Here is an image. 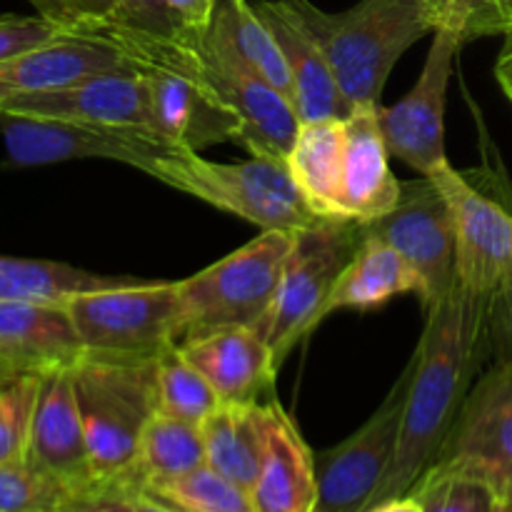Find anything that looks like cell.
<instances>
[{
    "mask_svg": "<svg viewBox=\"0 0 512 512\" xmlns=\"http://www.w3.org/2000/svg\"><path fill=\"white\" fill-rule=\"evenodd\" d=\"M490 300L455 280V288L425 313L408 393L400 418L395 458L370 508L403 498L440 458L445 440L490 350ZM368 508V510H370Z\"/></svg>",
    "mask_w": 512,
    "mask_h": 512,
    "instance_id": "obj_1",
    "label": "cell"
},
{
    "mask_svg": "<svg viewBox=\"0 0 512 512\" xmlns=\"http://www.w3.org/2000/svg\"><path fill=\"white\" fill-rule=\"evenodd\" d=\"M155 360L85 355L70 370L98 493H135L133 473L140 438L158 413Z\"/></svg>",
    "mask_w": 512,
    "mask_h": 512,
    "instance_id": "obj_2",
    "label": "cell"
},
{
    "mask_svg": "<svg viewBox=\"0 0 512 512\" xmlns=\"http://www.w3.org/2000/svg\"><path fill=\"white\" fill-rule=\"evenodd\" d=\"M310 30L355 105L380 103L395 63L433 33L423 0H360L340 13H325L310 0H285Z\"/></svg>",
    "mask_w": 512,
    "mask_h": 512,
    "instance_id": "obj_3",
    "label": "cell"
},
{
    "mask_svg": "<svg viewBox=\"0 0 512 512\" xmlns=\"http://www.w3.org/2000/svg\"><path fill=\"white\" fill-rule=\"evenodd\" d=\"M293 230H263L190 278L178 280V345L223 328L265 323L293 250Z\"/></svg>",
    "mask_w": 512,
    "mask_h": 512,
    "instance_id": "obj_4",
    "label": "cell"
},
{
    "mask_svg": "<svg viewBox=\"0 0 512 512\" xmlns=\"http://www.w3.org/2000/svg\"><path fill=\"white\" fill-rule=\"evenodd\" d=\"M148 175L260 230L298 233L320 220L295 188L285 160L253 155L243 163H215L195 150L180 148L160 158Z\"/></svg>",
    "mask_w": 512,
    "mask_h": 512,
    "instance_id": "obj_5",
    "label": "cell"
},
{
    "mask_svg": "<svg viewBox=\"0 0 512 512\" xmlns=\"http://www.w3.org/2000/svg\"><path fill=\"white\" fill-rule=\"evenodd\" d=\"M85 355L153 360L178 345V283H130L73 295L63 305Z\"/></svg>",
    "mask_w": 512,
    "mask_h": 512,
    "instance_id": "obj_6",
    "label": "cell"
},
{
    "mask_svg": "<svg viewBox=\"0 0 512 512\" xmlns=\"http://www.w3.org/2000/svg\"><path fill=\"white\" fill-rule=\"evenodd\" d=\"M360 240L363 225L345 220H318L295 233L278 298L258 328L273 350L278 368L290 350L320 323V310Z\"/></svg>",
    "mask_w": 512,
    "mask_h": 512,
    "instance_id": "obj_7",
    "label": "cell"
},
{
    "mask_svg": "<svg viewBox=\"0 0 512 512\" xmlns=\"http://www.w3.org/2000/svg\"><path fill=\"white\" fill-rule=\"evenodd\" d=\"M180 48L188 68L238 120L235 143L243 145L255 158L288 160L300 128V118L290 98L253 70L218 53L205 40L203 30H190L180 40Z\"/></svg>",
    "mask_w": 512,
    "mask_h": 512,
    "instance_id": "obj_8",
    "label": "cell"
},
{
    "mask_svg": "<svg viewBox=\"0 0 512 512\" xmlns=\"http://www.w3.org/2000/svg\"><path fill=\"white\" fill-rule=\"evenodd\" d=\"M410 373L413 363L405 365L380 408L353 435L315 455V512H365L370 508L393 465Z\"/></svg>",
    "mask_w": 512,
    "mask_h": 512,
    "instance_id": "obj_9",
    "label": "cell"
},
{
    "mask_svg": "<svg viewBox=\"0 0 512 512\" xmlns=\"http://www.w3.org/2000/svg\"><path fill=\"white\" fill-rule=\"evenodd\" d=\"M0 120H3L5 150L10 163L15 165L103 158L148 173L160 158L180 150L155 130L135 128V125L70 123V120L8 118V115Z\"/></svg>",
    "mask_w": 512,
    "mask_h": 512,
    "instance_id": "obj_10",
    "label": "cell"
},
{
    "mask_svg": "<svg viewBox=\"0 0 512 512\" xmlns=\"http://www.w3.org/2000/svg\"><path fill=\"white\" fill-rule=\"evenodd\" d=\"M365 235L398 250L425 283V310L455 288V225L433 178L400 180V200L388 215L363 225Z\"/></svg>",
    "mask_w": 512,
    "mask_h": 512,
    "instance_id": "obj_11",
    "label": "cell"
},
{
    "mask_svg": "<svg viewBox=\"0 0 512 512\" xmlns=\"http://www.w3.org/2000/svg\"><path fill=\"white\" fill-rule=\"evenodd\" d=\"M430 178L443 190L455 225V280L475 293L493 295L512 273V208L443 165Z\"/></svg>",
    "mask_w": 512,
    "mask_h": 512,
    "instance_id": "obj_12",
    "label": "cell"
},
{
    "mask_svg": "<svg viewBox=\"0 0 512 512\" xmlns=\"http://www.w3.org/2000/svg\"><path fill=\"white\" fill-rule=\"evenodd\" d=\"M460 48L463 43L455 35L433 33L418 83L400 103L378 110L390 155L428 178L450 163L445 155V103Z\"/></svg>",
    "mask_w": 512,
    "mask_h": 512,
    "instance_id": "obj_13",
    "label": "cell"
},
{
    "mask_svg": "<svg viewBox=\"0 0 512 512\" xmlns=\"http://www.w3.org/2000/svg\"><path fill=\"white\" fill-rule=\"evenodd\" d=\"M438 460L473 465L512 512V363H495L475 380Z\"/></svg>",
    "mask_w": 512,
    "mask_h": 512,
    "instance_id": "obj_14",
    "label": "cell"
},
{
    "mask_svg": "<svg viewBox=\"0 0 512 512\" xmlns=\"http://www.w3.org/2000/svg\"><path fill=\"white\" fill-rule=\"evenodd\" d=\"M38 118L70 120V123L135 125L153 128V110L145 75L133 65L108 73L90 75L78 83L48 90V93L23 95L0 105V118ZM158 133V130H155Z\"/></svg>",
    "mask_w": 512,
    "mask_h": 512,
    "instance_id": "obj_15",
    "label": "cell"
},
{
    "mask_svg": "<svg viewBox=\"0 0 512 512\" xmlns=\"http://www.w3.org/2000/svg\"><path fill=\"white\" fill-rule=\"evenodd\" d=\"M70 370L40 378L25 458L60 480L78 498H90L100 493L95 490L88 440Z\"/></svg>",
    "mask_w": 512,
    "mask_h": 512,
    "instance_id": "obj_16",
    "label": "cell"
},
{
    "mask_svg": "<svg viewBox=\"0 0 512 512\" xmlns=\"http://www.w3.org/2000/svg\"><path fill=\"white\" fill-rule=\"evenodd\" d=\"M378 110L380 103L355 105L343 118L340 220L345 223H375L400 200V180L390 170V150L385 145Z\"/></svg>",
    "mask_w": 512,
    "mask_h": 512,
    "instance_id": "obj_17",
    "label": "cell"
},
{
    "mask_svg": "<svg viewBox=\"0 0 512 512\" xmlns=\"http://www.w3.org/2000/svg\"><path fill=\"white\" fill-rule=\"evenodd\" d=\"M83 358L85 348L63 305L0 300V378H45Z\"/></svg>",
    "mask_w": 512,
    "mask_h": 512,
    "instance_id": "obj_18",
    "label": "cell"
},
{
    "mask_svg": "<svg viewBox=\"0 0 512 512\" xmlns=\"http://www.w3.org/2000/svg\"><path fill=\"white\" fill-rule=\"evenodd\" d=\"M120 68H128V60L113 38L68 30L40 48L0 63V105Z\"/></svg>",
    "mask_w": 512,
    "mask_h": 512,
    "instance_id": "obj_19",
    "label": "cell"
},
{
    "mask_svg": "<svg viewBox=\"0 0 512 512\" xmlns=\"http://www.w3.org/2000/svg\"><path fill=\"white\" fill-rule=\"evenodd\" d=\"M190 365L210 383L220 405L270 403L275 398L273 350L253 328H223L178 345Z\"/></svg>",
    "mask_w": 512,
    "mask_h": 512,
    "instance_id": "obj_20",
    "label": "cell"
},
{
    "mask_svg": "<svg viewBox=\"0 0 512 512\" xmlns=\"http://www.w3.org/2000/svg\"><path fill=\"white\" fill-rule=\"evenodd\" d=\"M253 5L285 55L300 123L350 115L353 103L340 90L318 40L310 35L295 10L285 0H253Z\"/></svg>",
    "mask_w": 512,
    "mask_h": 512,
    "instance_id": "obj_21",
    "label": "cell"
},
{
    "mask_svg": "<svg viewBox=\"0 0 512 512\" xmlns=\"http://www.w3.org/2000/svg\"><path fill=\"white\" fill-rule=\"evenodd\" d=\"M270 440L263 470L250 488L255 512H315V453L278 400L270 403Z\"/></svg>",
    "mask_w": 512,
    "mask_h": 512,
    "instance_id": "obj_22",
    "label": "cell"
},
{
    "mask_svg": "<svg viewBox=\"0 0 512 512\" xmlns=\"http://www.w3.org/2000/svg\"><path fill=\"white\" fill-rule=\"evenodd\" d=\"M398 295H418L420 300H425L423 278L398 250L363 233L358 250L343 268L340 278L335 280L320 310V320L343 308H380Z\"/></svg>",
    "mask_w": 512,
    "mask_h": 512,
    "instance_id": "obj_23",
    "label": "cell"
},
{
    "mask_svg": "<svg viewBox=\"0 0 512 512\" xmlns=\"http://www.w3.org/2000/svg\"><path fill=\"white\" fill-rule=\"evenodd\" d=\"M270 403L220 405L200 425L210 468L243 485L245 490L255 485L268 455L270 418H273Z\"/></svg>",
    "mask_w": 512,
    "mask_h": 512,
    "instance_id": "obj_24",
    "label": "cell"
},
{
    "mask_svg": "<svg viewBox=\"0 0 512 512\" xmlns=\"http://www.w3.org/2000/svg\"><path fill=\"white\" fill-rule=\"evenodd\" d=\"M205 40L218 53L245 65L293 103V80L278 40L255 10L253 0H215Z\"/></svg>",
    "mask_w": 512,
    "mask_h": 512,
    "instance_id": "obj_25",
    "label": "cell"
},
{
    "mask_svg": "<svg viewBox=\"0 0 512 512\" xmlns=\"http://www.w3.org/2000/svg\"><path fill=\"white\" fill-rule=\"evenodd\" d=\"M343 143V118L303 120L285 160L295 188L320 220H340Z\"/></svg>",
    "mask_w": 512,
    "mask_h": 512,
    "instance_id": "obj_26",
    "label": "cell"
},
{
    "mask_svg": "<svg viewBox=\"0 0 512 512\" xmlns=\"http://www.w3.org/2000/svg\"><path fill=\"white\" fill-rule=\"evenodd\" d=\"M128 275H98L53 260H25L0 255V300L65 305L73 295L130 283Z\"/></svg>",
    "mask_w": 512,
    "mask_h": 512,
    "instance_id": "obj_27",
    "label": "cell"
},
{
    "mask_svg": "<svg viewBox=\"0 0 512 512\" xmlns=\"http://www.w3.org/2000/svg\"><path fill=\"white\" fill-rule=\"evenodd\" d=\"M200 465H208L203 428L155 413L145 425L138 445V460H135L133 473L135 490L163 485L180 475L193 473Z\"/></svg>",
    "mask_w": 512,
    "mask_h": 512,
    "instance_id": "obj_28",
    "label": "cell"
},
{
    "mask_svg": "<svg viewBox=\"0 0 512 512\" xmlns=\"http://www.w3.org/2000/svg\"><path fill=\"white\" fill-rule=\"evenodd\" d=\"M408 495L420 512H505L495 485L460 460H438Z\"/></svg>",
    "mask_w": 512,
    "mask_h": 512,
    "instance_id": "obj_29",
    "label": "cell"
},
{
    "mask_svg": "<svg viewBox=\"0 0 512 512\" xmlns=\"http://www.w3.org/2000/svg\"><path fill=\"white\" fill-rule=\"evenodd\" d=\"M155 368H158V413L203 425L220 408L215 390L185 360L178 345L158 355Z\"/></svg>",
    "mask_w": 512,
    "mask_h": 512,
    "instance_id": "obj_30",
    "label": "cell"
},
{
    "mask_svg": "<svg viewBox=\"0 0 512 512\" xmlns=\"http://www.w3.org/2000/svg\"><path fill=\"white\" fill-rule=\"evenodd\" d=\"M145 493L190 512H255L250 490L220 475L210 465H200L193 473L155 485Z\"/></svg>",
    "mask_w": 512,
    "mask_h": 512,
    "instance_id": "obj_31",
    "label": "cell"
},
{
    "mask_svg": "<svg viewBox=\"0 0 512 512\" xmlns=\"http://www.w3.org/2000/svg\"><path fill=\"white\" fill-rule=\"evenodd\" d=\"M78 495L28 458L0 465V512H65Z\"/></svg>",
    "mask_w": 512,
    "mask_h": 512,
    "instance_id": "obj_32",
    "label": "cell"
},
{
    "mask_svg": "<svg viewBox=\"0 0 512 512\" xmlns=\"http://www.w3.org/2000/svg\"><path fill=\"white\" fill-rule=\"evenodd\" d=\"M433 33H450L468 43L503 35L512 25V5L500 0H423Z\"/></svg>",
    "mask_w": 512,
    "mask_h": 512,
    "instance_id": "obj_33",
    "label": "cell"
},
{
    "mask_svg": "<svg viewBox=\"0 0 512 512\" xmlns=\"http://www.w3.org/2000/svg\"><path fill=\"white\" fill-rule=\"evenodd\" d=\"M40 378H0V465L25 458Z\"/></svg>",
    "mask_w": 512,
    "mask_h": 512,
    "instance_id": "obj_34",
    "label": "cell"
},
{
    "mask_svg": "<svg viewBox=\"0 0 512 512\" xmlns=\"http://www.w3.org/2000/svg\"><path fill=\"white\" fill-rule=\"evenodd\" d=\"M105 30L150 40H178L198 28H190L168 0H118L115 20Z\"/></svg>",
    "mask_w": 512,
    "mask_h": 512,
    "instance_id": "obj_35",
    "label": "cell"
},
{
    "mask_svg": "<svg viewBox=\"0 0 512 512\" xmlns=\"http://www.w3.org/2000/svg\"><path fill=\"white\" fill-rule=\"evenodd\" d=\"M68 28L45 15H5L0 18V63L50 43Z\"/></svg>",
    "mask_w": 512,
    "mask_h": 512,
    "instance_id": "obj_36",
    "label": "cell"
},
{
    "mask_svg": "<svg viewBox=\"0 0 512 512\" xmlns=\"http://www.w3.org/2000/svg\"><path fill=\"white\" fill-rule=\"evenodd\" d=\"M40 15L65 25L68 30L100 33L115 20L118 0H33Z\"/></svg>",
    "mask_w": 512,
    "mask_h": 512,
    "instance_id": "obj_37",
    "label": "cell"
},
{
    "mask_svg": "<svg viewBox=\"0 0 512 512\" xmlns=\"http://www.w3.org/2000/svg\"><path fill=\"white\" fill-rule=\"evenodd\" d=\"M488 328L495 363H512V273L495 288Z\"/></svg>",
    "mask_w": 512,
    "mask_h": 512,
    "instance_id": "obj_38",
    "label": "cell"
},
{
    "mask_svg": "<svg viewBox=\"0 0 512 512\" xmlns=\"http://www.w3.org/2000/svg\"><path fill=\"white\" fill-rule=\"evenodd\" d=\"M65 512H130V510L128 505H125L123 495L100 493V495H90V498L78 500L73 508Z\"/></svg>",
    "mask_w": 512,
    "mask_h": 512,
    "instance_id": "obj_39",
    "label": "cell"
},
{
    "mask_svg": "<svg viewBox=\"0 0 512 512\" xmlns=\"http://www.w3.org/2000/svg\"><path fill=\"white\" fill-rule=\"evenodd\" d=\"M503 48H500L498 63H495V78H498L500 88L508 95L512 103V25L503 33Z\"/></svg>",
    "mask_w": 512,
    "mask_h": 512,
    "instance_id": "obj_40",
    "label": "cell"
},
{
    "mask_svg": "<svg viewBox=\"0 0 512 512\" xmlns=\"http://www.w3.org/2000/svg\"><path fill=\"white\" fill-rule=\"evenodd\" d=\"M123 498L130 512H180L175 505H170L168 500L155 498V495L145 493V490H135V493L123 495Z\"/></svg>",
    "mask_w": 512,
    "mask_h": 512,
    "instance_id": "obj_41",
    "label": "cell"
},
{
    "mask_svg": "<svg viewBox=\"0 0 512 512\" xmlns=\"http://www.w3.org/2000/svg\"><path fill=\"white\" fill-rule=\"evenodd\" d=\"M365 512H420V505L413 495H403V498L383 500V503L373 505V508Z\"/></svg>",
    "mask_w": 512,
    "mask_h": 512,
    "instance_id": "obj_42",
    "label": "cell"
},
{
    "mask_svg": "<svg viewBox=\"0 0 512 512\" xmlns=\"http://www.w3.org/2000/svg\"><path fill=\"white\" fill-rule=\"evenodd\" d=\"M500 3H508V5H512V0H500Z\"/></svg>",
    "mask_w": 512,
    "mask_h": 512,
    "instance_id": "obj_43",
    "label": "cell"
},
{
    "mask_svg": "<svg viewBox=\"0 0 512 512\" xmlns=\"http://www.w3.org/2000/svg\"><path fill=\"white\" fill-rule=\"evenodd\" d=\"M170 505H173V503H170ZM178 510H180V512H190V510H183V508H178Z\"/></svg>",
    "mask_w": 512,
    "mask_h": 512,
    "instance_id": "obj_44",
    "label": "cell"
}]
</instances>
